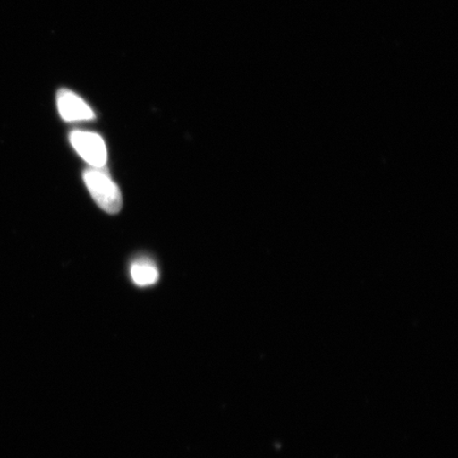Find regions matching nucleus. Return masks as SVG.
Listing matches in <instances>:
<instances>
[{"mask_svg":"<svg viewBox=\"0 0 458 458\" xmlns=\"http://www.w3.org/2000/svg\"><path fill=\"white\" fill-rule=\"evenodd\" d=\"M83 179L91 197L100 208L107 214H117L122 210V192L106 172L91 168L84 172Z\"/></svg>","mask_w":458,"mask_h":458,"instance_id":"nucleus-1","label":"nucleus"},{"mask_svg":"<svg viewBox=\"0 0 458 458\" xmlns=\"http://www.w3.org/2000/svg\"><path fill=\"white\" fill-rule=\"evenodd\" d=\"M71 142L86 163L91 167L102 169L107 160V150L105 140L98 134L91 131H74L71 134Z\"/></svg>","mask_w":458,"mask_h":458,"instance_id":"nucleus-2","label":"nucleus"},{"mask_svg":"<svg viewBox=\"0 0 458 458\" xmlns=\"http://www.w3.org/2000/svg\"><path fill=\"white\" fill-rule=\"evenodd\" d=\"M57 108L61 117L68 123L89 122L95 118L94 111L81 97L72 91L62 89L57 94Z\"/></svg>","mask_w":458,"mask_h":458,"instance_id":"nucleus-3","label":"nucleus"},{"mask_svg":"<svg viewBox=\"0 0 458 458\" xmlns=\"http://www.w3.org/2000/svg\"><path fill=\"white\" fill-rule=\"evenodd\" d=\"M131 276L137 285L148 286L157 283L159 273L153 261L142 258L131 266Z\"/></svg>","mask_w":458,"mask_h":458,"instance_id":"nucleus-4","label":"nucleus"}]
</instances>
